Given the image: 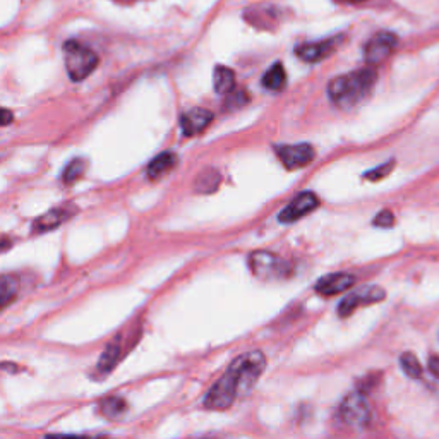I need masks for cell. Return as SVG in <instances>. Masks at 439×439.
Instances as JSON below:
<instances>
[{"label": "cell", "mask_w": 439, "mask_h": 439, "mask_svg": "<svg viewBox=\"0 0 439 439\" xmlns=\"http://www.w3.org/2000/svg\"><path fill=\"white\" fill-rule=\"evenodd\" d=\"M247 101H249V95H247L246 91H242V89H233L232 93H228L227 95L225 104H227V109H238V106L246 105Z\"/></svg>", "instance_id": "obj_23"}, {"label": "cell", "mask_w": 439, "mask_h": 439, "mask_svg": "<svg viewBox=\"0 0 439 439\" xmlns=\"http://www.w3.org/2000/svg\"><path fill=\"white\" fill-rule=\"evenodd\" d=\"M117 360H118L117 345H109L104 357H101L100 364H98V370H101V373H110V370L113 369V365L117 364Z\"/></svg>", "instance_id": "obj_22"}, {"label": "cell", "mask_w": 439, "mask_h": 439, "mask_svg": "<svg viewBox=\"0 0 439 439\" xmlns=\"http://www.w3.org/2000/svg\"><path fill=\"white\" fill-rule=\"evenodd\" d=\"M49 439H86L81 436H49Z\"/></svg>", "instance_id": "obj_28"}, {"label": "cell", "mask_w": 439, "mask_h": 439, "mask_svg": "<svg viewBox=\"0 0 439 439\" xmlns=\"http://www.w3.org/2000/svg\"><path fill=\"white\" fill-rule=\"evenodd\" d=\"M84 170H86V161L81 160V158L72 160L71 163L66 167V170H64V173H62L64 184H67V186L74 184V182L78 181V178L83 177Z\"/></svg>", "instance_id": "obj_20"}, {"label": "cell", "mask_w": 439, "mask_h": 439, "mask_svg": "<svg viewBox=\"0 0 439 439\" xmlns=\"http://www.w3.org/2000/svg\"><path fill=\"white\" fill-rule=\"evenodd\" d=\"M213 86L220 95H228L236 88V72L225 66H218L213 72Z\"/></svg>", "instance_id": "obj_14"}, {"label": "cell", "mask_w": 439, "mask_h": 439, "mask_svg": "<svg viewBox=\"0 0 439 439\" xmlns=\"http://www.w3.org/2000/svg\"><path fill=\"white\" fill-rule=\"evenodd\" d=\"M220 181H221V176L218 170H215V168L203 170V172L198 176V178H196L194 189L201 194L215 193V191L218 189Z\"/></svg>", "instance_id": "obj_15"}, {"label": "cell", "mask_w": 439, "mask_h": 439, "mask_svg": "<svg viewBox=\"0 0 439 439\" xmlns=\"http://www.w3.org/2000/svg\"><path fill=\"white\" fill-rule=\"evenodd\" d=\"M400 364H402V369L405 370V374H407V376L419 378L422 374V368H420L419 360H417V357L410 352L403 353V355L400 357Z\"/></svg>", "instance_id": "obj_21"}, {"label": "cell", "mask_w": 439, "mask_h": 439, "mask_svg": "<svg viewBox=\"0 0 439 439\" xmlns=\"http://www.w3.org/2000/svg\"><path fill=\"white\" fill-rule=\"evenodd\" d=\"M287 83V74H285L283 66L280 62L273 64V66L264 72L263 76V86L270 91H280Z\"/></svg>", "instance_id": "obj_16"}, {"label": "cell", "mask_w": 439, "mask_h": 439, "mask_svg": "<svg viewBox=\"0 0 439 439\" xmlns=\"http://www.w3.org/2000/svg\"><path fill=\"white\" fill-rule=\"evenodd\" d=\"M12 121V113L9 112V110H4V118H2V126H9Z\"/></svg>", "instance_id": "obj_27"}, {"label": "cell", "mask_w": 439, "mask_h": 439, "mask_svg": "<svg viewBox=\"0 0 439 439\" xmlns=\"http://www.w3.org/2000/svg\"><path fill=\"white\" fill-rule=\"evenodd\" d=\"M276 155L288 170H296L309 165L314 158V148L308 143L301 144H285V146L275 148Z\"/></svg>", "instance_id": "obj_8"}, {"label": "cell", "mask_w": 439, "mask_h": 439, "mask_svg": "<svg viewBox=\"0 0 439 439\" xmlns=\"http://www.w3.org/2000/svg\"><path fill=\"white\" fill-rule=\"evenodd\" d=\"M249 264L254 275L263 280L287 278L290 273V264L280 256L268 253V251H258L251 254Z\"/></svg>", "instance_id": "obj_4"}, {"label": "cell", "mask_w": 439, "mask_h": 439, "mask_svg": "<svg viewBox=\"0 0 439 439\" xmlns=\"http://www.w3.org/2000/svg\"><path fill=\"white\" fill-rule=\"evenodd\" d=\"M176 163H177L176 153L172 151L161 153V155L156 156V158L148 165V177H150L151 181H158L160 177H163L165 173H168L170 170L176 167Z\"/></svg>", "instance_id": "obj_13"}, {"label": "cell", "mask_w": 439, "mask_h": 439, "mask_svg": "<svg viewBox=\"0 0 439 439\" xmlns=\"http://www.w3.org/2000/svg\"><path fill=\"white\" fill-rule=\"evenodd\" d=\"M385 297H386L385 290H383L381 287H376V285H369V287L357 288L348 293V296L340 302L338 314L342 318H347V316H350L357 308H360V306L376 304V302L383 301Z\"/></svg>", "instance_id": "obj_5"}, {"label": "cell", "mask_w": 439, "mask_h": 439, "mask_svg": "<svg viewBox=\"0 0 439 439\" xmlns=\"http://www.w3.org/2000/svg\"><path fill=\"white\" fill-rule=\"evenodd\" d=\"M264 369L266 357L263 352L254 350L237 357L204 396V407L210 410H227L253 390Z\"/></svg>", "instance_id": "obj_1"}, {"label": "cell", "mask_w": 439, "mask_h": 439, "mask_svg": "<svg viewBox=\"0 0 439 439\" xmlns=\"http://www.w3.org/2000/svg\"><path fill=\"white\" fill-rule=\"evenodd\" d=\"M353 283H355V278L348 273H331V275L323 276L314 288L321 296H336V293L350 288Z\"/></svg>", "instance_id": "obj_12"}, {"label": "cell", "mask_w": 439, "mask_h": 439, "mask_svg": "<svg viewBox=\"0 0 439 439\" xmlns=\"http://www.w3.org/2000/svg\"><path fill=\"white\" fill-rule=\"evenodd\" d=\"M396 44H398V38L390 31H381L374 35L364 46L365 62L373 64V66L385 62L395 50Z\"/></svg>", "instance_id": "obj_7"}, {"label": "cell", "mask_w": 439, "mask_h": 439, "mask_svg": "<svg viewBox=\"0 0 439 439\" xmlns=\"http://www.w3.org/2000/svg\"><path fill=\"white\" fill-rule=\"evenodd\" d=\"M100 410L106 419H121L127 410V402L121 396H109V398L101 400Z\"/></svg>", "instance_id": "obj_18"}, {"label": "cell", "mask_w": 439, "mask_h": 439, "mask_svg": "<svg viewBox=\"0 0 439 439\" xmlns=\"http://www.w3.org/2000/svg\"><path fill=\"white\" fill-rule=\"evenodd\" d=\"M319 206V198L311 191H306V193H301L293 199L292 203L288 204L287 208H283L280 213L278 220L281 223H292V221H297L302 216L308 215L309 211H313L314 208Z\"/></svg>", "instance_id": "obj_9"}, {"label": "cell", "mask_w": 439, "mask_h": 439, "mask_svg": "<svg viewBox=\"0 0 439 439\" xmlns=\"http://www.w3.org/2000/svg\"><path fill=\"white\" fill-rule=\"evenodd\" d=\"M69 218V211L67 210H52L46 215L41 216L35 221V232H49V230L57 228L64 221Z\"/></svg>", "instance_id": "obj_17"}, {"label": "cell", "mask_w": 439, "mask_h": 439, "mask_svg": "<svg viewBox=\"0 0 439 439\" xmlns=\"http://www.w3.org/2000/svg\"><path fill=\"white\" fill-rule=\"evenodd\" d=\"M345 2H352V4H359V2H364V0H345Z\"/></svg>", "instance_id": "obj_29"}, {"label": "cell", "mask_w": 439, "mask_h": 439, "mask_svg": "<svg viewBox=\"0 0 439 439\" xmlns=\"http://www.w3.org/2000/svg\"><path fill=\"white\" fill-rule=\"evenodd\" d=\"M429 368H430V373H433L436 378H439V357L438 355L430 357Z\"/></svg>", "instance_id": "obj_26"}, {"label": "cell", "mask_w": 439, "mask_h": 439, "mask_svg": "<svg viewBox=\"0 0 439 439\" xmlns=\"http://www.w3.org/2000/svg\"><path fill=\"white\" fill-rule=\"evenodd\" d=\"M64 59H66L67 74L72 81L86 79L98 66V55L74 40L66 41L64 45Z\"/></svg>", "instance_id": "obj_3"}, {"label": "cell", "mask_w": 439, "mask_h": 439, "mask_svg": "<svg viewBox=\"0 0 439 439\" xmlns=\"http://www.w3.org/2000/svg\"><path fill=\"white\" fill-rule=\"evenodd\" d=\"M340 417L345 424L353 425V428H362L370 419L369 405L360 393H350L342 402L340 407Z\"/></svg>", "instance_id": "obj_6"}, {"label": "cell", "mask_w": 439, "mask_h": 439, "mask_svg": "<svg viewBox=\"0 0 439 439\" xmlns=\"http://www.w3.org/2000/svg\"><path fill=\"white\" fill-rule=\"evenodd\" d=\"M393 167H395V161H388V163L381 165V167H378V168H374V170H369V172L365 173L364 177L369 178V181H379V178L386 177L388 173H390L391 170H393Z\"/></svg>", "instance_id": "obj_24"}, {"label": "cell", "mask_w": 439, "mask_h": 439, "mask_svg": "<svg viewBox=\"0 0 439 439\" xmlns=\"http://www.w3.org/2000/svg\"><path fill=\"white\" fill-rule=\"evenodd\" d=\"M211 121H213V113L210 110L196 106V109H191L189 112H186L181 117L182 132H184L186 136H196L206 129V127L211 123Z\"/></svg>", "instance_id": "obj_11"}, {"label": "cell", "mask_w": 439, "mask_h": 439, "mask_svg": "<svg viewBox=\"0 0 439 439\" xmlns=\"http://www.w3.org/2000/svg\"><path fill=\"white\" fill-rule=\"evenodd\" d=\"M376 72L373 69H359L350 74L335 78L328 86V95L335 105L348 109L357 105L369 95L370 89L376 84Z\"/></svg>", "instance_id": "obj_2"}, {"label": "cell", "mask_w": 439, "mask_h": 439, "mask_svg": "<svg viewBox=\"0 0 439 439\" xmlns=\"http://www.w3.org/2000/svg\"><path fill=\"white\" fill-rule=\"evenodd\" d=\"M342 36H335L330 38V40L325 41H318V44H306V45H299L297 46L296 54L297 57H301L302 61L314 64L323 61V59H326L328 55H331L336 50V46L340 45V41H342Z\"/></svg>", "instance_id": "obj_10"}, {"label": "cell", "mask_w": 439, "mask_h": 439, "mask_svg": "<svg viewBox=\"0 0 439 439\" xmlns=\"http://www.w3.org/2000/svg\"><path fill=\"white\" fill-rule=\"evenodd\" d=\"M19 283L14 276L11 275H4L2 280H0V299H2V306H9V302L14 299L16 293H18Z\"/></svg>", "instance_id": "obj_19"}, {"label": "cell", "mask_w": 439, "mask_h": 439, "mask_svg": "<svg viewBox=\"0 0 439 439\" xmlns=\"http://www.w3.org/2000/svg\"><path fill=\"white\" fill-rule=\"evenodd\" d=\"M393 223H395V216L391 211H381L376 218H374V225H378V227L381 228H390Z\"/></svg>", "instance_id": "obj_25"}]
</instances>
